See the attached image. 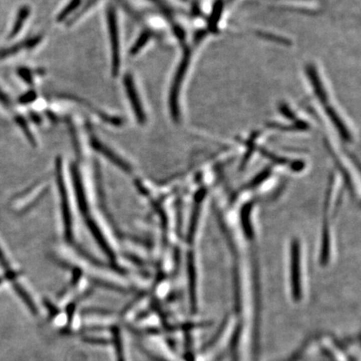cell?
I'll return each mask as SVG.
<instances>
[{
	"instance_id": "cell-1",
	"label": "cell",
	"mask_w": 361,
	"mask_h": 361,
	"mask_svg": "<svg viewBox=\"0 0 361 361\" xmlns=\"http://www.w3.org/2000/svg\"><path fill=\"white\" fill-rule=\"evenodd\" d=\"M109 33L111 46V73L114 77L118 76L121 67V46L119 36L118 21L116 11L112 6H109L106 11Z\"/></svg>"
},
{
	"instance_id": "cell-2",
	"label": "cell",
	"mask_w": 361,
	"mask_h": 361,
	"mask_svg": "<svg viewBox=\"0 0 361 361\" xmlns=\"http://www.w3.org/2000/svg\"><path fill=\"white\" fill-rule=\"evenodd\" d=\"M190 56H191V52L187 48L185 50L182 61H181L179 66H178V68H177L174 80H173V83H172V88H171V91H170V111H171L172 119L174 120L175 122H177L179 121L180 119L179 104H178L180 89H181L182 81L184 79L185 73H186V71L188 68Z\"/></svg>"
},
{
	"instance_id": "cell-3",
	"label": "cell",
	"mask_w": 361,
	"mask_h": 361,
	"mask_svg": "<svg viewBox=\"0 0 361 361\" xmlns=\"http://www.w3.org/2000/svg\"><path fill=\"white\" fill-rule=\"evenodd\" d=\"M124 86L137 122H139L140 124H144L147 117L142 106V101L138 96L134 80L131 74H126V76H124Z\"/></svg>"
},
{
	"instance_id": "cell-4",
	"label": "cell",
	"mask_w": 361,
	"mask_h": 361,
	"mask_svg": "<svg viewBox=\"0 0 361 361\" xmlns=\"http://www.w3.org/2000/svg\"><path fill=\"white\" fill-rule=\"evenodd\" d=\"M291 282L293 293L298 295L300 289V249L298 240H293L291 246Z\"/></svg>"
},
{
	"instance_id": "cell-5",
	"label": "cell",
	"mask_w": 361,
	"mask_h": 361,
	"mask_svg": "<svg viewBox=\"0 0 361 361\" xmlns=\"http://www.w3.org/2000/svg\"><path fill=\"white\" fill-rule=\"evenodd\" d=\"M42 40L41 36H35L32 38L28 39L21 43L16 44L15 46H11L10 48L3 49L0 51V59L7 58L10 56H15L19 53L20 51L23 50H31L34 49L36 46H38Z\"/></svg>"
},
{
	"instance_id": "cell-6",
	"label": "cell",
	"mask_w": 361,
	"mask_h": 361,
	"mask_svg": "<svg viewBox=\"0 0 361 361\" xmlns=\"http://www.w3.org/2000/svg\"><path fill=\"white\" fill-rule=\"evenodd\" d=\"M30 14H31V8L29 6H25L20 9L17 17H16V23L14 25L12 31L10 33L9 38L14 39L18 36L19 33L23 28L24 24L30 16Z\"/></svg>"
},
{
	"instance_id": "cell-7",
	"label": "cell",
	"mask_w": 361,
	"mask_h": 361,
	"mask_svg": "<svg viewBox=\"0 0 361 361\" xmlns=\"http://www.w3.org/2000/svg\"><path fill=\"white\" fill-rule=\"evenodd\" d=\"M110 330H111L112 337H113V343L116 353V361H126L124 348H123V343H122L120 328L118 326H112L110 328Z\"/></svg>"
},
{
	"instance_id": "cell-8",
	"label": "cell",
	"mask_w": 361,
	"mask_h": 361,
	"mask_svg": "<svg viewBox=\"0 0 361 361\" xmlns=\"http://www.w3.org/2000/svg\"><path fill=\"white\" fill-rule=\"evenodd\" d=\"M92 147L95 149L97 150L98 152H101L104 156L108 157L109 159L111 160L112 162H115L116 164L121 166V167H127V165L122 162V159H120V157H117L111 150L109 149L108 147L104 146L101 142H98V140L92 139L91 141Z\"/></svg>"
},
{
	"instance_id": "cell-9",
	"label": "cell",
	"mask_w": 361,
	"mask_h": 361,
	"mask_svg": "<svg viewBox=\"0 0 361 361\" xmlns=\"http://www.w3.org/2000/svg\"><path fill=\"white\" fill-rule=\"evenodd\" d=\"M12 283H13V287L16 293H18V295L22 298L24 303H26L31 313H33L34 315H36L37 313H38V309H37V307H36V304L34 303L33 299L31 298L30 294L26 292V289H25L17 281Z\"/></svg>"
},
{
	"instance_id": "cell-10",
	"label": "cell",
	"mask_w": 361,
	"mask_h": 361,
	"mask_svg": "<svg viewBox=\"0 0 361 361\" xmlns=\"http://www.w3.org/2000/svg\"><path fill=\"white\" fill-rule=\"evenodd\" d=\"M152 36V32L149 30H146L143 31L141 36L138 37L137 41L135 42L134 45L132 46V48L130 50V55L131 56H136L138 54L141 50L147 45V42L151 40Z\"/></svg>"
},
{
	"instance_id": "cell-11",
	"label": "cell",
	"mask_w": 361,
	"mask_h": 361,
	"mask_svg": "<svg viewBox=\"0 0 361 361\" xmlns=\"http://www.w3.org/2000/svg\"><path fill=\"white\" fill-rule=\"evenodd\" d=\"M81 0H71V2L66 6V8L63 9L61 13L59 14L57 16V21L58 22H62L66 21L71 14L73 13L74 11H76L78 9L79 6H81Z\"/></svg>"
},
{
	"instance_id": "cell-12",
	"label": "cell",
	"mask_w": 361,
	"mask_h": 361,
	"mask_svg": "<svg viewBox=\"0 0 361 361\" xmlns=\"http://www.w3.org/2000/svg\"><path fill=\"white\" fill-rule=\"evenodd\" d=\"M16 122L18 124L19 127H21V130L23 131L24 134L26 135L29 142H31L32 145H36V139H35L32 132H31L30 127H29L28 123L26 122V119L24 118L22 116H16Z\"/></svg>"
},
{
	"instance_id": "cell-13",
	"label": "cell",
	"mask_w": 361,
	"mask_h": 361,
	"mask_svg": "<svg viewBox=\"0 0 361 361\" xmlns=\"http://www.w3.org/2000/svg\"><path fill=\"white\" fill-rule=\"evenodd\" d=\"M96 2H97V0H88V2L81 9V11L77 12V13L74 16L73 18H71V21H69L68 26H71V25H73L75 22L78 21L79 19L82 17L84 14L86 13V11H88L89 10L91 9V6H94Z\"/></svg>"
},
{
	"instance_id": "cell-14",
	"label": "cell",
	"mask_w": 361,
	"mask_h": 361,
	"mask_svg": "<svg viewBox=\"0 0 361 361\" xmlns=\"http://www.w3.org/2000/svg\"><path fill=\"white\" fill-rule=\"evenodd\" d=\"M19 76L26 83L29 85L33 84V74L29 69L25 68V67H21L17 71Z\"/></svg>"
},
{
	"instance_id": "cell-15",
	"label": "cell",
	"mask_w": 361,
	"mask_h": 361,
	"mask_svg": "<svg viewBox=\"0 0 361 361\" xmlns=\"http://www.w3.org/2000/svg\"><path fill=\"white\" fill-rule=\"evenodd\" d=\"M37 98V94L35 91H30L24 94L19 98V102L22 105L30 104L36 101Z\"/></svg>"
},
{
	"instance_id": "cell-16",
	"label": "cell",
	"mask_w": 361,
	"mask_h": 361,
	"mask_svg": "<svg viewBox=\"0 0 361 361\" xmlns=\"http://www.w3.org/2000/svg\"><path fill=\"white\" fill-rule=\"evenodd\" d=\"M0 264L3 267L6 275L11 274V273L15 272L14 270L12 271V268H11V265H10V263H9L8 259L6 258V255H5V253H4L1 247H0Z\"/></svg>"
},
{
	"instance_id": "cell-17",
	"label": "cell",
	"mask_w": 361,
	"mask_h": 361,
	"mask_svg": "<svg viewBox=\"0 0 361 361\" xmlns=\"http://www.w3.org/2000/svg\"><path fill=\"white\" fill-rule=\"evenodd\" d=\"M86 343H91V344H96V345H106L110 343L108 339L105 338H100V337H86L83 339Z\"/></svg>"
},
{
	"instance_id": "cell-18",
	"label": "cell",
	"mask_w": 361,
	"mask_h": 361,
	"mask_svg": "<svg viewBox=\"0 0 361 361\" xmlns=\"http://www.w3.org/2000/svg\"><path fill=\"white\" fill-rule=\"evenodd\" d=\"M150 1H152V3L156 4L158 6V8L161 9L163 11V13L166 15L167 17L172 18V10L169 8V6H167V4L165 3L163 0H150Z\"/></svg>"
},
{
	"instance_id": "cell-19",
	"label": "cell",
	"mask_w": 361,
	"mask_h": 361,
	"mask_svg": "<svg viewBox=\"0 0 361 361\" xmlns=\"http://www.w3.org/2000/svg\"><path fill=\"white\" fill-rule=\"evenodd\" d=\"M0 103L3 104L4 106L7 108H10L11 106V99L2 91L1 88H0Z\"/></svg>"
},
{
	"instance_id": "cell-20",
	"label": "cell",
	"mask_w": 361,
	"mask_h": 361,
	"mask_svg": "<svg viewBox=\"0 0 361 361\" xmlns=\"http://www.w3.org/2000/svg\"><path fill=\"white\" fill-rule=\"evenodd\" d=\"M141 348H142V352H143V353H144L145 354H146V355L150 358V359H152V361H166L165 359H163V358H160L158 356L155 355L154 353H151L149 350L146 349L144 347H141Z\"/></svg>"
},
{
	"instance_id": "cell-21",
	"label": "cell",
	"mask_w": 361,
	"mask_h": 361,
	"mask_svg": "<svg viewBox=\"0 0 361 361\" xmlns=\"http://www.w3.org/2000/svg\"><path fill=\"white\" fill-rule=\"evenodd\" d=\"M85 313H101V315H110L111 314V312L108 310H105V309H94V308H91V309H86V312Z\"/></svg>"
},
{
	"instance_id": "cell-22",
	"label": "cell",
	"mask_w": 361,
	"mask_h": 361,
	"mask_svg": "<svg viewBox=\"0 0 361 361\" xmlns=\"http://www.w3.org/2000/svg\"><path fill=\"white\" fill-rule=\"evenodd\" d=\"M30 117H31V121L35 122L36 124H41V117L38 113L33 112V111H31V112H30Z\"/></svg>"
},
{
	"instance_id": "cell-23",
	"label": "cell",
	"mask_w": 361,
	"mask_h": 361,
	"mask_svg": "<svg viewBox=\"0 0 361 361\" xmlns=\"http://www.w3.org/2000/svg\"><path fill=\"white\" fill-rule=\"evenodd\" d=\"M46 115H47L49 118L51 119L52 122H56V121H57V116H56L53 112H51V111H46Z\"/></svg>"
},
{
	"instance_id": "cell-24",
	"label": "cell",
	"mask_w": 361,
	"mask_h": 361,
	"mask_svg": "<svg viewBox=\"0 0 361 361\" xmlns=\"http://www.w3.org/2000/svg\"><path fill=\"white\" fill-rule=\"evenodd\" d=\"M3 280H4V278H1V277H0V284H1V283H3Z\"/></svg>"
},
{
	"instance_id": "cell-25",
	"label": "cell",
	"mask_w": 361,
	"mask_h": 361,
	"mask_svg": "<svg viewBox=\"0 0 361 361\" xmlns=\"http://www.w3.org/2000/svg\"><path fill=\"white\" fill-rule=\"evenodd\" d=\"M182 1H187V0H182Z\"/></svg>"
}]
</instances>
